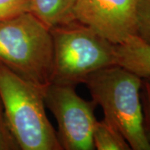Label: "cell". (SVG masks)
Instances as JSON below:
<instances>
[{
    "label": "cell",
    "instance_id": "8fae6325",
    "mask_svg": "<svg viewBox=\"0 0 150 150\" xmlns=\"http://www.w3.org/2000/svg\"><path fill=\"white\" fill-rule=\"evenodd\" d=\"M30 10V0H0V22Z\"/></svg>",
    "mask_w": 150,
    "mask_h": 150
},
{
    "label": "cell",
    "instance_id": "7a4b0ae2",
    "mask_svg": "<svg viewBox=\"0 0 150 150\" xmlns=\"http://www.w3.org/2000/svg\"><path fill=\"white\" fill-rule=\"evenodd\" d=\"M0 64L44 89L54 69L50 28L31 12L0 22Z\"/></svg>",
    "mask_w": 150,
    "mask_h": 150
},
{
    "label": "cell",
    "instance_id": "9c48e42d",
    "mask_svg": "<svg viewBox=\"0 0 150 150\" xmlns=\"http://www.w3.org/2000/svg\"><path fill=\"white\" fill-rule=\"evenodd\" d=\"M93 144L98 150L131 149L123 135L105 119L97 120L93 131Z\"/></svg>",
    "mask_w": 150,
    "mask_h": 150
},
{
    "label": "cell",
    "instance_id": "30bf717a",
    "mask_svg": "<svg viewBox=\"0 0 150 150\" xmlns=\"http://www.w3.org/2000/svg\"><path fill=\"white\" fill-rule=\"evenodd\" d=\"M137 36L150 44V0H139L138 2Z\"/></svg>",
    "mask_w": 150,
    "mask_h": 150
},
{
    "label": "cell",
    "instance_id": "ba28073f",
    "mask_svg": "<svg viewBox=\"0 0 150 150\" xmlns=\"http://www.w3.org/2000/svg\"><path fill=\"white\" fill-rule=\"evenodd\" d=\"M77 0H30L31 10L49 28L74 21L73 10Z\"/></svg>",
    "mask_w": 150,
    "mask_h": 150
},
{
    "label": "cell",
    "instance_id": "8992f818",
    "mask_svg": "<svg viewBox=\"0 0 150 150\" xmlns=\"http://www.w3.org/2000/svg\"><path fill=\"white\" fill-rule=\"evenodd\" d=\"M139 0H77L74 19L93 29L113 44L137 36Z\"/></svg>",
    "mask_w": 150,
    "mask_h": 150
},
{
    "label": "cell",
    "instance_id": "6da1fadb",
    "mask_svg": "<svg viewBox=\"0 0 150 150\" xmlns=\"http://www.w3.org/2000/svg\"><path fill=\"white\" fill-rule=\"evenodd\" d=\"M104 118L118 130L131 149L150 150L141 102L143 79L118 64L98 70L83 82Z\"/></svg>",
    "mask_w": 150,
    "mask_h": 150
},
{
    "label": "cell",
    "instance_id": "4fadbf2b",
    "mask_svg": "<svg viewBox=\"0 0 150 150\" xmlns=\"http://www.w3.org/2000/svg\"><path fill=\"white\" fill-rule=\"evenodd\" d=\"M141 102L144 114V127L147 138L150 142V80L149 79H143Z\"/></svg>",
    "mask_w": 150,
    "mask_h": 150
},
{
    "label": "cell",
    "instance_id": "5b68a950",
    "mask_svg": "<svg viewBox=\"0 0 150 150\" xmlns=\"http://www.w3.org/2000/svg\"><path fill=\"white\" fill-rule=\"evenodd\" d=\"M46 107L58 123L57 135L63 150H93L97 104L81 98L75 87L55 83L43 89Z\"/></svg>",
    "mask_w": 150,
    "mask_h": 150
},
{
    "label": "cell",
    "instance_id": "5bb4252c",
    "mask_svg": "<svg viewBox=\"0 0 150 150\" xmlns=\"http://www.w3.org/2000/svg\"><path fill=\"white\" fill-rule=\"evenodd\" d=\"M149 79V80H150V79Z\"/></svg>",
    "mask_w": 150,
    "mask_h": 150
},
{
    "label": "cell",
    "instance_id": "52a82bcc",
    "mask_svg": "<svg viewBox=\"0 0 150 150\" xmlns=\"http://www.w3.org/2000/svg\"><path fill=\"white\" fill-rule=\"evenodd\" d=\"M115 48L117 64L142 79H150V44L134 36Z\"/></svg>",
    "mask_w": 150,
    "mask_h": 150
},
{
    "label": "cell",
    "instance_id": "277c9868",
    "mask_svg": "<svg viewBox=\"0 0 150 150\" xmlns=\"http://www.w3.org/2000/svg\"><path fill=\"white\" fill-rule=\"evenodd\" d=\"M54 45L52 83L76 86L98 70L117 64L115 44L74 20L50 28Z\"/></svg>",
    "mask_w": 150,
    "mask_h": 150
},
{
    "label": "cell",
    "instance_id": "7c38bea8",
    "mask_svg": "<svg viewBox=\"0 0 150 150\" xmlns=\"http://www.w3.org/2000/svg\"><path fill=\"white\" fill-rule=\"evenodd\" d=\"M6 121L4 107L0 99V150H19Z\"/></svg>",
    "mask_w": 150,
    "mask_h": 150
},
{
    "label": "cell",
    "instance_id": "3957f363",
    "mask_svg": "<svg viewBox=\"0 0 150 150\" xmlns=\"http://www.w3.org/2000/svg\"><path fill=\"white\" fill-rule=\"evenodd\" d=\"M0 99L22 150H63L45 111L43 89L0 64Z\"/></svg>",
    "mask_w": 150,
    "mask_h": 150
}]
</instances>
